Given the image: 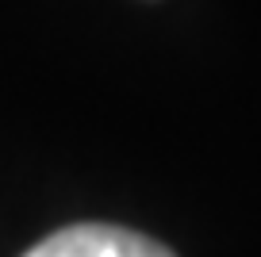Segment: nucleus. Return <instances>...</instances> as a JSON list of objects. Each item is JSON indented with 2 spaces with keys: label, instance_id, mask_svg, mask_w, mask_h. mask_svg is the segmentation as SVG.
I'll use <instances>...</instances> for the list:
<instances>
[{
  "label": "nucleus",
  "instance_id": "f257e3e1",
  "mask_svg": "<svg viewBox=\"0 0 261 257\" xmlns=\"http://www.w3.org/2000/svg\"><path fill=\"white\" fill-rule=\"evenodd\" d=\"M23 257H177L162 242L146 234L123 230V226H104V223H81L42 238L31 246Z\"/></svg>",
  "mask_w": 261,
  "mask_h": 257
}]
</instances>
